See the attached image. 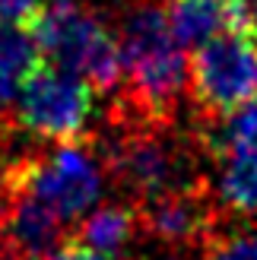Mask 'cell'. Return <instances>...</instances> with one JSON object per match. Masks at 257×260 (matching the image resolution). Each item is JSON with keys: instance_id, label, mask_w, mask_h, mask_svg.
Masks as SVG:
<instances>
[{"instance_id": "obj_1", "label": "cell", "mask_w": 257, "mask_h": 260, "mask_svg": "<svg viewBox=\"0 0 257 260\" xmlns=\"http://www.w3.org/2000/svg\"><path fill=\"white\" fill-rule=\"evenodd\" d=\"M124 80L137 114L165 121L187 86V57L175 42L169 13L156 4H140L121 25Z\"/></svg>"}, {"instance_id": "obj_2", "label": "cell", "mask_w": 257, "mask_h": 260, "mask_svg": "<svg viewBox=\"0 0 257 260\" xmlns=\"http://www.w3.org/2000/svg\"><path fill=\"white\" fill-rule=\"evenodd\" d=\"M29 35L48 63L80 76L99 92H111L124 83L121 42L80 0H48Z\"/></svg>"}, {"instance_id": "obj_3", "label": "cell", "mask_w": 257, "mask_h": 260, "mask_svg": "<svg viewBox=\"0 0 257 260\" xmlns=\"http://www.w3.org/2000/svg\"><path fill=\"white\" fill-rule=\"evenodd\" d=\"M7 187L35 197L63 222L86 219L102 200V162L80 143H60L48 155L22 159L7 172Z\"/></svg>"}, {"instance_id": "obj_4", "label": "cell", "mask_w": 257, "mask_h": 260, "mask_svg": "<svg viewBox=\"0 0 257 260\" xmlns=\"http://www.w3.org/2000/svg\"><path fill=\"white\" fill-rule=\"evenodd\" d=\"M89 118H92V86L48 60L29 73L16 95L19 127L42 140L80 143Z\"/></svg>"}, {"instance_id": "obj_5", "label": "cell", "mask_w": 257, "mask_h": 260, "mask_svg": "<svg viewBox=\"0 0 257 260\" xmlns=\"http://www.w3.org/2000/svg\"><path fill=\"white\" fill-rule=\"evenodd\" d=\"M194 102L216 118L257 102V42L245 32H222L194 51L187 63Z\"/></svg>"}, {"instance_id": "obj_6", "label": "cell", "mask_w": 257, "mask_h": 260, "mask_svg": "<svg viewBox=\"0 0 257 260\" xmlns=\"http://www.w3.org/2000/svg\"><path fill=\"white\" fill-rule=\"evenodd\" d=\"M108 168L134 193V200L140 206L181 187V181H178V175H181L178 155L172 152L169 143H162L152 134H143V130L121 137L108 149Z\"/></svg>"}, {"instance_id": "obj_7", "label": "cell", "mask_w": 257, "mask_h": 260, "mask_svg": "<svg viewBox=\"0 0 257 260\" xmlns=\"http://www.w3.org/2000/svg\"><path fill=\"white\" fill-rule=\"evenodd\" d=\"M0 210V257L4 260H51L63 244L67 222L22 190L4 187Z\"/></svg>"}, {"instance_id": "obj_8", "label": "cell", "mask_w": 257, "mask_h": 260, "mask_svg": "<svg viewBox=\"0 0 257 260\" xmlns=\"http://www.w3.org/2000/svg\"><path fill=\"white\" fill-rule=\"evenodd\" d=\"M137 210H140V225L152 238L172 244V248L210 241V229L216 219L207 190L197 184H181L156 200L137 206Z\"/></svg>"}, {"instance_id": "obj_9", "label": "cell", "mask_w": 257, "mask_h": 260, "mask_svg": "<svg viewBox=\"0 0 257 260\" xmlns=\"http://www.w3.org/2000/svg\"><path fill=\"white\" fill-rule=\"evenodd\" d=\"M137 225H140V210L124 206V203H105V206H95L80 222L73 241H80L83 248L114 260L127 251Z\"/></svg>"}, {"instance_id": "obj_10", "label": "cell", "mask_w": 257, "mask_h": 260, "mask_svg": "<svg viewBox=\"0 0 257 260\" xmlns=\"http://www.w3.org/2000/svg\"><path fill=\"white\" fill-rule=\"evenodd\" d=\"M169 25L181 48L197 51L229 25V4L222 0H172Z\"/></svg>"}, {"instance_id": "obj_11", "label": "cell", "mask_w": 257, "mask_h": 260, "mask_svg": "<svg viewBox=\"0 0 257 260\" xmlns=\"http://www.w3.org/2000/svg\"><path fill=\"white\" fill-rule=\"evenodd\" d=\"M42 60V51L25 29L0 25V105L19 95L22 83Z\"/></svg>"}, {"instance_id": "obj_12", "label": "cell", "mask_w": 257, "mask_h": 260, "mask_svg": "<svg viewBox=\"0 0 257 260\" xmlns=\"http://www.w3.org/2000/svg\"><path fill=\"white\" fill-rule=\"evenodd\" d=\"M203 146L216 159H226L232 152L257 149V102H248L229 114H216L203 127Z\"/></svg>"}, {"instance_id": "obj_13", "label": "cell", "mask_w": 257, "mask_h": 260, "mask_svg": "<svg viewBox=\"0 0 257 260\" xmlns=\"http://www.w3.org/2000/svg\"><path fill=\"white\" fill-rule=\"evenodd\" d=\"M219 200L232 213L257 216V149L232 152L219 159Z\"/></svg>"}, {"instance_id": "obj_14", "label": "cell", "mask_w": 257, "mask_h": 260, "mask_svg": "<svg viewBox=\"0 0 257 260\" xmlns=\"http://www.w3.org/2000/svg\"><path fill=\"white\" fill-rule=\"evenodd\" d=\"M203 260H257V232H235L226 238H210Z\"/></svg>"}, {"instance_id": "obj_15", "label": "cell", "mask_w": 257, "mask_h": 260, "mask_svg": "<svg viewBox=\"0 0 257 260\" xmlns=\"http://www.w3.org/2000/svg\"><path fill=\"white\" fill-rule=\"evenodd\" d=\"M48 0H0V25L32 32L35 22L42 19Z\"/></svg>"}, {"instance_id": "obj_16", "label": "cell", "mask_w": 257, "mask_h": 260, "mask_svg": "<svg viewBox=\"0 0 257 260\" xmlns=\"http://www.w3.org/2000/svg\"><path fill=\"white\" fill-rule=\"evenodd\" d=\"M229 25L257 42V0H229Z\"/></svg>"}, {"instance_id": "obj_17", "label": "cell", "mask_w": 257, "mask_h": 260, "mask_svg": "<svg viewBox=\"0 0 257 260\" xmlns=\"http://www.w3.org/2000/svg\"><path fill=\"white\" fill-rule=\"evenodd\" d=\"M51 260H108V257H102V254H95V251L83 248L80 241H67Z\"/></svg>"}, {"instance_id": "obj_18", "label": "cell", "mask_w": 257, "mask_h": 260, "mask_svg": "<svg viewBox=\"0 0 257 260\" xmlns=\"http://www.w3.org/2000/svg\"><path fill=\"white\" fill-rule=\"evenodd\" d=\"M159 260H184V257H181V254H178V251H169V254H162Z\"/></svg>"}]
</instances>
